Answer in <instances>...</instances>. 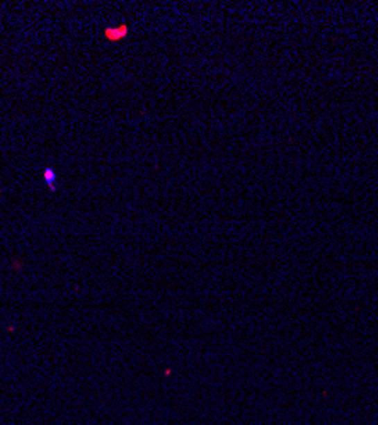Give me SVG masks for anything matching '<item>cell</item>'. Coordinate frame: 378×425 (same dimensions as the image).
<instances>
[{
	"mask_svg": "<svg viewBox=\"0 0 378 425\" xmlns=\"http://www.w3.org/2000/svg\"><path fill=\"white\" fill-rule=\"evenodd\" d=\"M126 33H128V28H126V26H119V28L116 29H106V31H104V36H106V40L110 41H119L121 37L126 36Z\"/></svg>",
	"mask_w": 378,
	"mask_h": 425,
	"instance_id": "obj_1",
	"label": "cell"
},
{
	"mask_svg": "<svg viewBox=\"0 0 378 425\" xmlns=\"http://www.w3.org/2000/svg\"><path fill=\"white\" fill-rule=\"evenodd\" d=\"M44 179L48 180V186H50L51 191L57 189V186H55V180H57V174H55V172L51 171V168H46V171H44Z\"/></svg>",
	"mask_w": 378,
	"mask_h": 425,
	"instance_id": "obj_2",
	"label": "cell"
}]
</instances>
